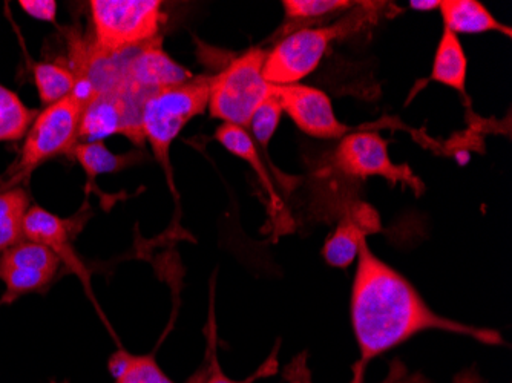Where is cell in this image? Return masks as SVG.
<instances>
[{
    "instance_id": "cell-4",
    "label": "cell",
    "mask_w": 512,
    "mask_h": 383,
    "mask_svg": "<svg viewBox=\"0 0 512 383\" xmlns=\"http://www.w3.org/2000/svg\"><path fill=\"white\" fill-rule=\"evenodd\" d=\"M211 76H194L188 82L160 89L146 100L143 134L158 163L169 166V149L192 118L204 114L209 103Z\"/></svg>"
},
{
    "instance_id": "cell-8",
    "label": "cell",
    "mask_w": 512,
    "mask_h": 383,
    "mask_svg": "<svg viewBox=\"0 0 512 383\" xmlns=\"http://www.w3.org/2000/svg\"><path fill=\"white\" fill-rule=\"evenodd\" d=\"M62 261L42 244L23 239L0 255V281L4 282V301L46 289L59 273ZM2 301V302H4Z\"/></svg>"
},
{
    "instance_id": "cell-17",
    "label": "cell",
    "mask_w": 512,
    "mask_h": 383,
    "mask_svg": "<svg viewBox=\"0 0 512 383\" xmlns=\"http://www.w3.org/2000/svg\"><path fill=\"white\" fill-rule=\"evenodd\" d=\"M34 83L43 106H51L65 99L76 88L77 77L73 69L53 62L36 63L33 68Z\"/></svg>"
},
{
    "instance_id": "cell-1",
    "label": "cell",
    "mask_w": 512,
    "mask_h": 383,
    "mask_svg": "<svg viewBox=\"0 0 512 383\" xmlns=\"http://www.w3.org/2000/svg\"><path fill=\"white\" fill-rule=\"evenodd\" d=\"M352 324L359 348L353 379L364 382L365 367L417 333L442 330L462 334L486 345H502V334L462 324L436 311L398 270L371 252L365 239L359 250L352 289Z\"/></svg>"
},
{
    "instance_id": "cell-2",
    "label": "cell",
    "mask_w": 512,
    "mask_h": 383,
    "mask_svg": "<svg viewBox=\"0 0 512 383\" xmlns=\"http://www.w3.org/2000/svg\"><path fill=\"white\" fill-rule=\"evenodd\" d=\"M92 56L114 57L154 42L166 20L158 0H91Z\"/></svg>"
},
{
    "instance_id": "cell-29",
    "label": "cell",
    "mask_w": 512,
    "mask_h": 383,
    "mask_svg": "<svg viewBox=\"0 0 512 383\" xmlns=\"http://www.w3.org/2000/svg\"><path fill=\"white\" fill-rule=\"evenodd\" d=\"M0 304H2V301H0Z\"/></svg>"
},
{
    "instance_id": "cell-23",
    "label": "cell",
    "mask_w": 512,
    "mask_h": 383,
    "mask_svg": "<svg viewBox=\"0 0 512 383\" xmlns=\"http://www.w3.org/2000/svg\"><path fill=\"white\" fill-rule=\"evenodd\" d=\"M214 336L215 331L212 330L211 333V361H207L204 364V367L189 380L188 383H252L255 379H260L263 374H273L276 371V353H278V348H275L273 351L272 357L267 359L266 364L260 368V371H256L255 376L250 377L249 380H234L227 377L224 374L223 368L218 364L217 354H215L214 350Z\"/></svg>"
},
{
    "instance_id": "cell-15",
    "label": "cell",
    "mask_w": 512,
    "mask_h": 383,
    "mask_svg": "<svg viewBox=\"0 0 512 383\" xmlns=\"http://www.w3.org/2000/svg\"><path fill=\"white\" fill-rule=\"evenodd\" d=\"M108 367L114 383H175L152 354L140 356L117 350L109 357Z\"/></svg>"
},
{
    "instance_id": "cell-13",
    "label": "cell",
    "mask_w": 512,
    "mask_h": 383,
    "mask_svg": "<svg viewBox=\"0 0 512 383\" xmlns=\"http://www.w3.org/2000/svg\"><path fill=\"white\" fill-rule=\"evenodd\" d=\"M467 76L468 59L459 36L444 28L434 54L431 80L465 94Z\"/></svg>"
},
{
    "instance_id": "cell-30",
    "label": "cell",
    "mask_w": 512,
    "mask_h": 383,
    "mask_svg": "<svg viewBox=\"0 0 512 383\" xmlns=\"http://www.w3.org/2000/svg\"><path fill=\"white\" fill-rule=\"evenodd\" d=\"M51 383H57V382H51Z\"/></svg>"
},
{
    "instance_id": "cell-10",
    "label": "cell",
    "mask_w": 512,
    "mask_h": 383,
    "mask_svg": "<svg viewBox=\"0 0 512 383\" xmlns=\"http://www.w3.org/2000/svg\"><path fill=\"white\" fill-rule=\"evenodd\" d=\"M123 79L143 94L151 97L160 89L180 85L194 77L189 69L175 62L161 45V37L137 50L117 56Z\"/></svg>"
},
{
    "instance_id": "cell-20",
    "label": "cell",
    "mask_w": 512,
    "mask_h": 383,
    "mask_svg": "<svg viewBox=\"0 0 512 383\" xmlns=\"http://www.w3.org/2000/svg\"><path fill=\"white\" fill-rule=\"evenodd\" d=\"M215 140H217L224 149H227L230 154L249 163L250 166L253 167V171L260 177L263 186L266 187L270 195L275 198V190H273L272 181H270L263 160H261L260 154L256 151L255 143H253L252 137H250L246 129L235 125H224L223 123V125L217 129V132H215Z\"/></svg>"
},
{
    "instance_id": "cell-21",
    "label": "cell",
    "mask_w": 512,
    "mask_h": 383,
    "mask_svg": "<svg viewBox=\"0 0 512 383\" xmlns=\"http://www.w3.org/2000/svg\"><path fill=\"white\" fill-rule=\"evenodd\" d=\"M283 106L279 103L278 97L270 92L269 97L261 103L260 108L256 109L250 120L249 128L252 129L253 137L258 140L263 148H267L276 129H278L279 120L283 117Z\"/></svg>"
},
{
    "instance_id": "cell-16",
    "label": "cell",
    "mask_w": 512,
    "mask_h": 383,
    "mask_svg": "<svg viewBox=\"0 0 512 383\" xmlns=\"http://www.w3.org/2000/svg\"><path fill=\"white\" fill-rule=\"evenodd\" d=\"M364 227L352 218H344L322 247V256L329 266L336 269H347L358 259L359 250L364 243Z\"/></svg>"
},
{
    "instance_id": "cell-12",
    "label": "cell",
    "mask_w": 512,
    "mask_h": 383,
    "mask_svg": "<svg viewBox=\"0 0 512 383\" xmlns=\"http://www.w3.org/2000/svg\"><path fill=\"white\" fill-rule=\"evenodd\" d=\"M445 30L456 34L502 33L511 37V28L503 25L477 0H442L439 5Z\"/></svg>"
},
{
    "instance_id": "cell-22",
    "label": "cell",
    "mask_w": 512,
    "mask_h": 383,
    "mask_svg": "<svg viewBox=\"0 0 512 383\" xmlns=\"http://www.w3.org/2000/svg\"><path fill=\"white\" fill-rule=\"evenodd\" d=\"M281 5H283L287 19L307 20L350 10L355 2H350V0H284Z\"/></svg>"
},
{
    "instance_id": "cell-24",
    "label": "cell",
    "mask_w": 512,
    "mask_h": 383,
    "mask_svg": "<svg viewBox=\"0 0 512 383\" xmlns=\"http://www.w3.org/2000/svg\"><path fill=\"white\" fill-rule=\"evenodd\" d=\"M19 5L33 19L40 22H56L57 2L54 0H20Z\"/></svg>"
},
{
    "instance_id": "cell-25",
    "label": "cell",
    "mask_w": 512,
    "mask_h": 383,
    "mask_svg": "<svg viewBox=\"0 0 512 383\" xmlns=\"http://www.w3.org/2000/svg\"><path fill=\"white\" fill-rule=\"evenodd\" d=\"M350 383H364L361 380L353 379ZM381 383H431L424 374L421 373H408L407 368L401 362H394L390 365V373L385 377L384 382Z\"/></svg>"
},
{
    "instance_id": "cell-7",
    "label": "cell",
    "mask_w": 512,
    "mask_h": 383,
    "mask_svg": "<svg viewBox=\"0 0 512 383\" xmlns=\"http://www.w3.org/2000/svg\"><path fill=\"white\" fill-rule=\"evenodd\" d=\"M335 164L345 177L365 180L381 177L391 184H405L419 190L421 180L410 167L393 163L388 152V141L378 132L359 131L345 135L335 151Z\"/></svg>"
},
{
    "instance_id": "cell-26",
    "label": "cell",
    "mask_w": 512,
    "mask_h": 383,
    "mask_svg": "<svg viewBox=\"0 0 512 383\" xmlns=\"http://www.w3.org/2000/svg\"><path fill=\"white\" fill-rule=\"evenodd\" d=\"M306 357L307 353L299 354L286 368V377L289 379V383H312Z\"/></svg>"
},
{
    "instance_id": "cell-6",
    "label": "cell",
    "mask_w": 512,
    "mask_h": 383,
    "mask_svg": "<svg viewBox=\"0 0 512 383\" xmlns=\"http://www.w3.org/2000/svg\"><path fill=\"white\" fill-rule=\"evenodd\" d=\"M353 30L350 20L332 27L302 28L293 31L267 51L263 76L273 86L295 85L318 68L333 40Z\"/></svg>"
},
{
    "instance_id": "cell-11",
    "label": "cell",
    "mask_w": 512,
    "mask_h": 383,
    "mask_svg": "<svg viewBox=\"0 0 512 383\" xmlns=\"http://www.w3.org/2000/svg\"><path fill=\"white\" fill-rule=\"evenodd\" d=\"M23 235L28 241L42 244L56 253L62 264L73 270L83 282L88 281V272L74 252L69 236V226L62 218L40 206H31L23 224Z\"/></svg>"
},
{
    "instance_id": "cell-3",
    "label": "cell",
    "mask_w": 512,
    "mask_h": 383,
    "mask_svg": "<svg viewBox=\"0 0 512 383\" xmlns=\"http://www.w3.org/2000/svg\"><path fill=\"white\" fill-rule=\"evenodd\" d=\"M267 51L252 48L211 76L207 109L224 125L247 129L256 109L269 97L272 85L263 76Z\"/></svg>"
},
{
    "instance_id": "cell-14",
    "label": "cell",
    "mask_w": 512,
    "mask_h": 383,
    "mask_svg": "<svg viewBox=\"0 0 512 383\" xmlns=\"http://www.w3.org/2000/svg\"><path fill=\"white\" fill-rule=\"evenodd\" d=\"M30 195L20 186L0 190V255L23 241Z\"/></svg>"
},
{
    "instance_id": "cell-18",
    "label": "cell",
    "mask_w": 512,
    "mask_h": 383,
    "mask_svg": "<svg viewBox=\"0 0 512 383\" xmlns=\"http://www.w3.org/2000/svg\"><path fill=\"white\" fill-rule=\"evenodd\" d=\"M37 112L28 108L16 92L0 85V143L22 140Z\"/></svg>"
},
{
    "instance_id": "cell-5",
    "label": "cell",
    "mask_w": 512,
    "mask_h": 383,
    "mask_svg": "<svg viewBox=\"0 0 512 383\" xmlns=\"http://www.w3.org/2000/svg\"><path fill=\"white\" fill-rule=\"evenodd\" d=\"M86 102L76 94L66 95L65 99L46 106L34 118L28 129L20 154L17 171L28 175L45 161L71 152L79 143L80 122Z\"/></svg>"
},
{
    "instance_id": "cell-27",
    "label": "cell",
    "mask_w": 512,
    "mask_h": 383,
    "mask_svg": "<svg viewBox=\"0 0 512 383\" xmlns=\"http://www.w3.org/2000/svg\"><path fill=\"white\" fill-rule=\"evenodd\" d=\"M451 383H486L485 379L477 371L465 370L457 374Z\"/></svg>"
},
{
    "instance_id": "cell-28",
    "label": "cell",
    "mask_w": 512,
    "mask_h": 383,
    "mask_svg": "<svg viewBox=\"0 0 512 383\" xmlns=\"http://www.w3.org/2000/svg\"><path fill=\"white\" fill-rule=\"evenodd\" d=\"M440 0H411L410 8L416 11L439 10Z\"/></svg>"
},
{
    "instance_id": "cell-19",
    "label": "cell",
    "mask_w": 512,
    "mask_h": 383,
    "mask_svg": "<svg viewBox=\"0 0 512 383\" xmlns=\"http://www.w3.org/2000/svg\"><path fill=\"white\" fill-rule=\"evenodd\" d=\"M77 163L82 166L89 180L99 175L115 174L132 164V155H117L106 148L103 141H89V143H77L73 151Z\"/></svg>"
},
{
    "instance_id": "cell-9",
    "label": "cell",
    "mask_w": 512,
    "mask_h": 383,
    "mask_svg": "<svg viewBox=\"0 0 512 383\" xmlns=\"http://www.w3.org/2000/svg\"><path fill=\"white\" fill-rule=\"evenodd\" d=\"M273 94L283 106L284 114L304 134L319 140H341L348 134V126L339 120L332 100L322 89L313 86H273Z\"/></svg>"
}]
</instances>
